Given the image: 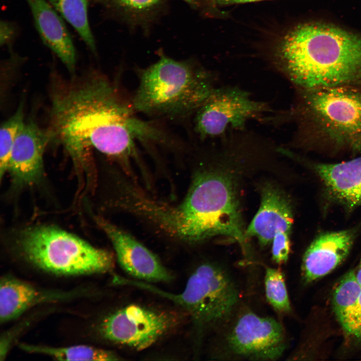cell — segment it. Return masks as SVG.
Masks as SVG:
<instances>
[{
  "mask_svg": "<svg viewBox=\"0 0 361 361\" xmlns=\"http://www.w3.org/2000/svg\"><path fill=\"white\" fill-rule=\"evenodd\" d=\"M354 273L357 282L361 286V258L356 270H354Z\"/></svg>",
  "mask_w": 361,
  "mask_h": 361,
  "instance_id": "28",
  "label": "cell"
},
{
  "mask_svg": "<svg viewBox=\"0 0 361 361\" xmlns=\"http://www.w3.org/2000/svg\"><path fill=\"white\" fill-rule=\"evenodd\" d=\"M260 208L245 230V235L255 237L260 245L272 243L275 235L281 231L290 233L293 214L288 198L277 186L265 185L261 189Z\"/></svg>",
  "mask_w": 361,
  "mask_h": 361,
  "instance_id": "14",
  "label": "cell"
},
{
  "mask_svg": "<svg viewBox=\"0 0 361 361\" xmlns=\"http://www.w3.org/2000/svg\"><path fill=\"white\" fill-rule=\"evenodd\" d=\"M274 57L279 70L304 91L361 86V36L338 27L298 25L282 37Z\"/></svg>",
  "mask_w": 361,
  "mask_h": 361,
  "instance_id": "2",
  "label": "cell"
},
{
  "mask_svg": "<svg viewBox=\"0 0 361 361\" xmlns=\"http://www.w3.org/2000/svg\"><path fill=\"white\" fill-rule=\"evenodd\" d=\"M264 282L265 294L270 304L280 313H289L291 305L281 269L266 268Z\"/></svg>",
  "mask_w": 361,
  "mask_h": 361,
  "instance_id": "23",
  "label": "cell"
},
{
  "mask_svg": "<svg viewBox=\"0 0 361 361\" xmlns=\"http://www.w3.org/2000/svg\"><path fill=\"white\" fill-rule=\"evenodd\" d=\"M20 346L28 352L44 354L61 360L106 361L120 359L119 356L111 351L88 345L55 347L22 344Z\"/></svg>",
  "mask_w": 361,
  "mask_h": 361,
  "instance_id": "20",
  "label": "cell"
},
{
  "mask_svg": "<svg viewBox=\"0 0 361 361\" xmlns=\"http://www.w3.org/2000/svg\"><path fill=\"white\" fill-rule=\"evenodd\" d=\"M290 234L284 231L279 232L272 240V258L276 264H284L288 259L290 251Z\"/></svg>",
  "mask_w": 361,
  "mask_h": 361,
  "instance_id": "24",
  "label": "cell"
},
{
  "mask_svg": "<svg viewBox=\"0 0 361 361\" xmlns=\"http://www.w3.org/2000/svg\"><path fill=\"white\" fill-rule=\"evenodd\" d=\"M342 327L349 335L361 341V293Z\"/></svg>",
  "mask_w": 361,
  "mask_h": 361,
  "instance_id": "25",
  "label": "cell"
},
{
  "mask_svg": "<svg viewBox=\"0 0 361 361\" xmlns=\"http://www.w3.org/2000/svg\"><path fill=\"white\" fill-rule=\"evenodd\" d=\"M51 141L48 129L33 120L25 122L13 145L8 171L12 184L21 188L37 184L44 174V154Z\"/></svg>",
  "mask_w": 361,
  "mask_h": 361,
  "instance_id": "12",
  "label": "cell"
},
{
  "mask_svg": "<svg viewBox=\"0 0 361 361\" xmlns=\"http://www.w3.org/2000/svg\"><path fill=\"white\" fill-rule=\"evenodd\" d=\"M52 80L47 129L51 141L64 147L82 174L90 173L96 149L135 178L130 165L137 157L135 141H154L158 128L137 118L132 102L100 72L92 70L69 80L55 75Z\"/></svg>",
  "mask_w": 361,
  "mask_h": 361,
  "instance_id": "1",
  "label": "cell"
},
{
  "mask_svg": "<svg viewBox=\"0 0 361 361\" xmlns=\"http://www.w3.org/2000/svg\"><path fill=\"white\" fill-rule=\"evenodd\" d=\"M307 92L308 113L336 143L361 149V92L355 87L334 86Z\"/></svg>",
  "mask_w": 361,
  "mask_h": 361,
  "instance_id": "8",
  "label": "cell"
},
{
  "mask_svg": "<svg viewBox=\"0 0 361 361\" xmlns=\"http://www.w3.org/2000/svg\"><path fill=\"white\" fill-rule=\"evenodd\" d=\"M236 310L219 327L222 333L217 356L253 360H274L281 357L286 347L281 323L249 309L237 313Z\"/></svg>",
  "mask_w": 361,
  "mask_h": 361,
  "instance_id": "7",
  "label": "cell"
},
{
  "mask_svg": "<svg viewBox=\"0 0 361 361\" xmlns=\"http://www.w3.org/2000/svg\"><path fill=\"white\" fill-rule=\"evenodd\" d=\"M158 55L139 72L135 111L170 118L195 113L215 88L212 75L192 60H175L160 51Z\"/></svg>",
  "mask_w": 361,
  "mask_h": 361,
  "instance_id": "4",
  "label": "cell"
},
{
  "mask_svg": "<svg viewBox=\"0 0 361 361\" xmlns=\"http://www.w3.org/2000/svg\"><path fill=\"white\" fill-rule=\"evenodd\" d=\"M17 245L29 262L56 274L104 273L114 266L112 253L53 226H38L23 230L18 236Z\"/></svg>",
  "mask_w": 361,
  "mask_h": 361,
  "instance_id": "5",
  "label": "cell"
},
{
  "mask_svg": "<svg viewBox=\"0 0 361 361\" xmlns=\"http://www.w3.org/2000/svg\"><path fill=\"white\" fill-rule=\"evenodd\" d=\"M355 236L353 229L322 233L306 250L302 259L304 280L313 282L328 274L344 260L352 246Z\"/></svg>",
  "mask_w": 361,
  "mask_h": 361,
  "instance_id": "13",
  "label": "cell"
},
{
  "mask_svg": "<svg viewBox=\"0 0 361 361\" xmlns=\"http://www.w3.org/2000/svg\"><path fill=\"white\" fill-rule=\"evenodd\" d=\"M99 227L111 242L121 268L146 282H166L172 279L158 258L128 233L105 219L95 217Z\"/></svg>",
  "mask_w": 361,
  "mask_h": 361,
  "instance_id": "11",
  "label": "cell"
},
{
  "mask_svg": "<svg viewBox=\"0 0 361 361\" xmlns=\"http://www.w3.org/2000/svg\"><path fill=\"white\" fill-rule=\"evenodd\" d=\"M129 284L172 301L191 316L200 330L219 327L237 309L239 301L237 289L229 274L209 262L197 266L184 289L177 294L142 281L131 280Z\"/></svg>",
  "mask_w": 361,
  "mask_h": 361,
  "instance_id": "6",
  "label": "cell"
},
{
  "mask_svg": "<svg viewBox=\"0 0 361 361\" xmlns=\"http://www.w3.org/2000/svg\"><path fill=\"white\" fill-rule=\"evenodd\" d=\"M59 297L14 277H3L0 283L1 322L9 321L35 305Z\"/></svg>",
  "mask_w": 361,
  "mask_h": 361,
  "instance_id": "17",
  "label": "cell"
},
{
  "mask_svg": "<svg viewBox=\"0 0 361 361\" xmlns=\"http://www.w3.org/2000/svg\"><path fill=\"white\" fill-rule=\"evenodd\" d=\"M18 34L16 25L7 20H1L0 24V44L11 48Z\"/></svg>",
  "mask_w": 361,
  "mask_h": 361,
  "instance_id": "26",
  "label": "cell"
},
{
  "mask_svg": "<svg viewBox=\"0 0 361 361\" xmlns=\"http://www.w3.org/2000/svg\"><path fill=\"white\" fill-rule=\"evenodd\" d=\"M174 214L188 244L221 235L237 242L244 251L248 249L235 185L221 170L206 168L196 172Z\"/></svg>",
  "mask_w": 361,
  "mask_h": 361,
  "instance_id": "3",
  "label": "cell"
},
{
  "mask_svg": "<svg viewBox=\"0 0 361 361\" xmlns=\"http://www.w3.org/2000/svg\"><path fill=\"white\" fill-rule=\"evenodd\" d=\"M361 293L354 270L346 273L335 285L332 296L333 307L341 326L346 322Z\"/></svg>",
  "mask_w": 361,
  "mask_h": 361,
  "instance_id": "21",
  "label": "cell"
},
{
  "mask_svg": "<svg viewBox=\"0 0 361 361\" xmlns=\"http://www.w3.org/2000/svg\"><path fill=\"white\" fill-rule=\"evenodd\" d=\"M39 35L72 74L75 73L76 52L63 18L46 0H26Z\"/></svg>",
  "mask_w": 361,
  "mask_h": 361,
  "instance_id": "15",
  "label": "cell"
},
{
  "mask_svg": "<svg viewBox=\"0 0 361 361\" xmlns=\"http://www.w3.org/2000/svg\"><path fill=\"white\" fill-rule=\"evenodd\" d=\"M314 169L326 191L349 209L361 206V157L336 163H319Z\"/></svg>",
  "mask_w": 361,
  "mask_h": 361,
  "instance_id": "16",
  "label": "cell"
},
{
  "mask_svg": "<svg viewBox=\"0 0 361 361\" xmlns=\"http://www.w3.org/2000/svg\"><path fill=\"white\" fill-rule=\"evenodd\" d=\"M24 108L23 102L16 112L1 125L0 131V177L8 171L12 150L17 137L23 127Z\"/></svg>",
  "mask_w": 361,
  "mask_h": 361,
  "instance_id": "22",
  "label": "cell"
},
{
  "mask_svg": "<svg viewBox=\"0 0 361 361\" xmlns=\"http://www.w3.org/2000/svg\"><path fill=\"white\" fill-rule=\"evenodd\" d=\"M263 0H213L212 3L219 6L242 4Z\"/></svg>",
  "mask_w": 361,
  "mask_h": 361,
  "instance_id": "27",
  "label": "cell"
},
{
  "mask_svg": "<svg viewBox=\"0 0 361 361\" xmlns=\"http://www.w3.org/2000/svg\"><path fill=\"white\" fill-rule=\"evenodd\" d=\"M166 0H89L129 24L145 26L159 14Z\"/></svg>",
  "mask_w": 361,
  "mask_h": 361,
  "instance_id": "18",
  "label": "cell"
},
{
  "mask_svg": "<svg viewBox=\"0 0 361 361\" xmlns=\"http://www.w3.org/2000/svg\"><path fill=\"white\" fill-rule=\"evenodd\" d=\"M179 321L175 313L130 304L106 316L99 331L112 342L141 350L155 343Z\"/></svg>",
  "mask_w": 361,
  "mask_h": 361,
  "instance_id": "10",
  "label": "cell"
},
{
  "mask_svg": "<svg viewBox=\"0 0 361 361\" xmlns=\"http://www.w3.org/2000/svg\"><path fill=\"white\" fill-rule=\"evenodd\" d=\"M50 1L62 17L73 27L89 50L96 54V43L88 18L89 0Z\"/></svg>",
  "mask_w": 361,
  "mask_h": 361,
  "instance_id": "19",
  "label": "cell"
},
{
  "mask_svg": "<svg viewBox=\"0 0 361 361\" xmlns=\"http://www.w3.org/2000/svg\"><path fill=\"white\" fill-rule=\"evenodd\" d=\"M270 111L267 104L253 99L245 90L215 87L195 113L194 129L203 139L225 136L229 131L244 130L249 121Z\"/></svg>",
  "mask_w": 361,
  "mask_h": 361,
  "instance_id": "9",
  "label": "cell"
}]
</instances>
